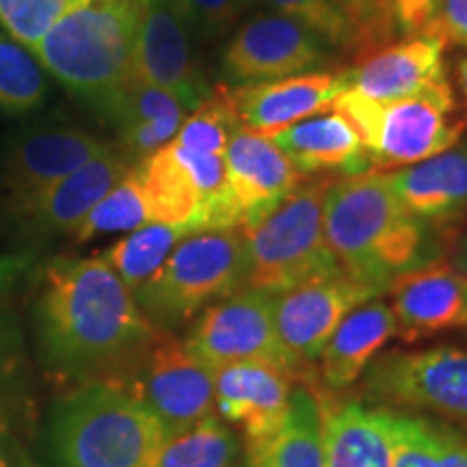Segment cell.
Returning a JSON list of instances; mask_svg holds the SVG:
<instances>
[{"label":"cell","instance_id":"obj_1","mask_svg":"<svg viewBox=\"0 0 467 467\" xmlns=\"http://www.w3.org/2000/svg\"><path fill=\"white\" fill-rule=\"evenodd\" d=\"M37 320L52 370L83 383L113 381L156 329L104 258L52 262Z\"/></svg>","mask_w":467,"mask_h":467},{"label":"cell","instance_id":"obj_2","mask_svg":"<svg viewBox=\"0 0 467 467\" xmlns=\"http://www.w3.org/2000/svg\"><path fill=\"white\" fill-rule=\"evenodd\" d=\"M426 225L402 208L381 171L344 175L325 195L327 247L347 275L379 295L402 273L426 265Z\"/></svg>","mask_w":467,"mask_h":467},{"label":"cell","instance_id":"obj_3","mask_svg":"<svg viewBox=\"0 0 467 467\" xmlns=\"http://www.w3.org/2000/svg\"><path fill=\"white\" fill-rule=\"evenodd\" d=\"M141 9L115 0H87L48 28L31 52L69 93L100 113L134 76Z\"/></svg>","mask_w":467,"mask_h":467},{"label":"cell","instance_id":"obj_4","mask_svg":"<svg viewBox=\"0 0 467 467\" xmlns=\"http://www.w3.org/2000/svg\"><path fill=\"white\" fill-rule=\"evenodd\" d=\"M165 426L115 383H83L57 407L52 452L58 467H150Z\"/></svg>","mask_w":467,"mask_h":467},{"label":"cell","instance_id":"obj_5","mask_svg":"<svg viewBox=\"0 0 467 467\" xmlns=\"http://www.w3.org/2000/svg\"><path fill=\"white\" fill-rule=\"evenodd\" d=\"M331 109L358 130L370 169L381 173L441 154L454 148L465 132V119L459 117L448 78L392 100H370L347 89Z\"/></svg>","mask_w":467,"mask_h":467},{"label":"cell","instance_id":"obj_6","mask_svg":"<svg viewBox=\"0 0 467 467\" xmlns=\"http://www.w3.org/2000/svg\"><path fill=\"white\" fill-rule=\"evenodd\" d=\"M331 182V175H320L299 184L258 223L238 227L244 243V288L282 295L342 271L323 230L325 195Z\"/></svg>","mask_w":467,"mask_h":467},{"label":"cell","instance_id":"obj_7","mask_svg":"<svg viewBox=\"0 0 467 467\" xmlns=\"http://www.w3.org/2000/svg\"><path fill=\"white\" fill-rule=\"evenodd\" d=\"M241 288L244 243L236 227L184 236L134 299L151 325L169 331Z\"/></svg>","mask_w":467,"mask_h":467},{"label":"cell","instance_id":"obj_8","mask_svg":"<svg viewBox=\"0 0 467 467\" xmlns=\"http://www.w3.org/2000/svg\"><path fill=\"white\" fill-rule=\"evenodd\" d=\"M161 420L167 437L182 433L203 418L213 416L214 370L197 358L186 342L156 327L137 358L113 381Z\"/></svg>","mask_w":467,"mask_h":467},{"label":"cell","instance_id":"obj_9","mask_svg":"<svg viewBox=\"0 0 467 467\" xmlns=\"http://www.w3.org/2000/svg\"><path fill=\"white\" fill-rule=\"evenodd\" d=\"M368 400L467 422V350H392L368 364Z\"/></svg>","mask_w":467,"mask_h":467},{"label":"cell","instance_id":"obj_10","mask_svg":"<svg viewBox=\"0 0 467 467\" xmlns=\"http://www.w3.org/2000/svg\"><path fill=\"white\" fill-rule=\"evenodd\" d=\"M275 296L255 288L223 296L203 309L186 337V347L213 370L243 361H265L299 375L301 368L279 342Z\"/></svg>","mask_w":467,"mask_h":467},{"label":"cell","instance_id":"obj_11","mask_svg":"<svg viewBox=\"0 0 467 467\" xmlns=\"http://www.w3.org/2000/svg\"><path fill=\"white\" fill-rule=\"evenodd\" d=\"M110 143L67 124L33 126L7 145L0 167L5 208L17 219L50 186L96 159Z\"/></svg>","mask_w":467,"mask_h":467},{"label":"cell","instance_id":"obj_12","mask_svg":"<svg viewBox=\"0 0 467 467\" xmlns=\"http://www.w3.org/2000/svg\"><path fill=\"white\" fill-rule=\"evenodd\" d=\"M327 48L301 22L282 14H260L234 33L221 66L234 83L277 80L325 66Z\"/></svg>","mask_w":467,"mask_h":467},{"label":"cell","instance_id":"obj_13","mask_svg":"<svg viewBox=\"0 0 467 467\" xmlns=\"http://www.w3.org/2000/svg\"><path fill=\"white\" fill-rule=\"evenodd\" d=\"M379 292L344 271L296 285L275 296V327L285 353L296 366L320 358L337 325Z\"/></svg>","mask_w":467,"mask_h":467},{"label":"cell","instance_id":"obj_14","mask_svg":"<svg viewBox=\"0 0 467 467\" xmlns=\"http://www.w3.org/2000/svg\"><path fill=\"white\" fill-rule=\"evenodd\" d=\"M134 76L178 93L195 110L210 87L191 44V26L180 0H145L134 42Z\"/></svg>","mask_w":467,"mask_h":467},{"label":"cell","instance_id":"obj_15","mask_svg":"<svg viewBox=\"0 0 467 467\" xmlns=\"http://www.w3.org/2000/svg\"><path fill=\"white\" fill-rule=\"evenodd\" d=\"M396 336L418 342L443 331L467 329V277L452 262L431 260L389 284Z\"/></svg>","mask_w":467,"mask_h":467},{"label":"cell","instance_id":"obj_16","mask_svg":"<svg viewBox=\"0 0 467 467\" xmlns=\"http://www.w3.org/2000/svg\"><path fill=\"white\" fill-rule=\"evenodd\" d=\"M225 178L244 225L258 223L301 184L303 173L268 137L238 126L227 141Z\"/></svg>","mask_w":467,"mask_h":467},{"label":"cell","instance_id":"obj_17","mask_svg":"<svg viewBox=\"0 0 467 467\" xmlns=\"http://www.w3.org/2000/svg\"><path fill=\"white\" fill-rule=\"evenodd\" d=\"M347 91L342 72H312L285 76L277 80H255L230 89L234 110L241 126L262 137H271L307 117L331 109L336 98Z\"/></svg>","mask_w":467,"mask_h":467},{"label":"cell","instance_id":"obj_18","mask_svg":"<svg viewBox=\"0 0 467 467\" xmlns=\"http://www.w3.org/2000/svg\"><path fill=\"white\" fill-rule=\"evenodd\" d=\"M132 169L134 162L121 148L110 145L96 159L50 186L16 221L35 238L74 236L93 206Z\"/></svg>","mask_w":467,"mask_h":467},{"label":"cell","instance_id":"obj_19","mask_svg":"<svg viewBox=\"0 0 467 467\" xmlns=\"http://www.w3.org/2000/svg\"><path fill=\"white\" fill-rule=\"evenodd\" d=\"M448 46L435 35H416L359 57L348 69L347 89L370 100H392L446 80L443 52Z\"/></svg>","mask_w":467,"mask_h":467},{"label":"cell","instance_id":"obj_20","mask_svg":"<svg viewBox=\"0 0 467 467\" xmlns=\"http://www.w3.org/2000/svg\"><path fill=\"white\" fill-rule=\"evenodd\" d=\"M292 375L265 361H243L214 370V400L227 422L247 437H260L284 422L290 405Z\"/></svg>","mask_w":467,"mask_h":467},{"label":"cell","instance_id":"obj_21","mask_svg":"<svg viewBox=\"0 0 467 467\" xmlns=\"http://www.w3.org/2000/svg\"><path fill=\"white\" fill-rule=\"evenodd\" d=\"M402 208L424 223H443L467 213V141L385 173Z\"/></svg>","mask_w":467,"mask_h":467},{"label":"cell","instance_id":"obj_22","mask_svg":"<svg viewBox=\"0 0 467 467\" xmlns=\"http://www.w3.org/2000/svg\"><path fill=\"white\" fill-rule=\"evenodd\" d=\"M268 139L303 175L372 171L358 130L340 113L314 115Z\"/></svg>","mask_w":467,"mask_h":467},{"label":"cell","instance_id":"obj_23","mask_svg":"<svg viewBox=\"0 0 467 467\" xmlns=\"http://www.w3.org/2000/svg\"><path fill=\"white\" fill-rule=\"evenodd\" d=\"M396 336V317L383 301L364 303L347 314L320 353V375L329 389H347Z\"/></svg>","mask_w":467,"mask_h":467},{"label":"cell","instance_id":"obj_24","mask_svg":"<svg viewBox=\"0 0 467 467\" xmlns=\"http://www.w3.org/2000/svg\"><path fill=\"white\" fill-rule=\"evenodd\" d=\"M244 467H325L320 400L306 388L292 389L284 422L271 433L247 437Z\"/></svg>","mask_w":467,"mask_h":467},{"label":"cell","instance_id":"obj_25","mask_svg":"<svg viewBox=\"0 0 467 467\" xmlns=\"http://www.w3.org/2000/svg\"><path fill=\"white\" fill-rule=\"evenodd\" d=\"M325 467H392L388 409L361 402L320 407Z\"/></svg>","mask_w":467,"mask_h":467},{"label":"cell","instance_id":"obj_26","mask_svg":"<svg viewBox=\"0 0 467 467\" xmlns=\"http://www.w3.org/2000/svg\"><path fill=\"white\" fill-rule=\"evenodd\" d=\"M134 169L148 203L150 223L182 225L191 234L203 232V197L171 145L167 143Z\"/></svg>","mask_w":467,"mask_h":467},{"label":"cell","instance_id":"obj_27","mask_svg":"<svg viewBox=\"0 0 467 467\" xmlns=\"http://www.w3.org/2000/svg\"><path fill=\"white\" fill-rule=\"evenodd\" d=\"M388 413L392 467H467V435L429 418Z\"/></svg>","mask_w":467,"mask_h":467},{"label":"cell","instance_id":"obj_28","mask_svg":"<svg viewBox=\"0 0 467 467\" xmlns=\"http://www.w3.org/2000/svg\"><path fill=\"white\" fill-rule=\"evenodd\" d=\"M189 234L182 225L145 223L104 251L102 258L134 295L159 271L175 244Z\"/></svg>","mask_w":467,"mask_h":467},{"label":"cell","instance_id":"obj_29","mask_svg":"<svg viewBox=\"0 0 467 467\" xmlns=\"http://www.w3.org/2000/svg\"><path fill=\"white\" fill-rule=\"evenodd\" d=\"M48 96V74L31 48L0 26V113L22 115Z\"/></svg>","mask_w":467,"mask_h":467},{"label":"cell","instance_id":"obj_30","mask_svg":"<svg viewBox=\"0 0 467 467\" xmlns=\"http://www.w3.org/2000/svg\"><path fill=\"white\" fill-rule=\"evenodd\" d=\"M234 452L236 440L213 413L182 433L169 435L150 467H230Z\"/></svg>","mask_w":467,"mask_h":467},{"label":"cell","instance_id":"obj_31","mask_svg":"<svg viewBox=\"0 0 467 467\" xmlns=\"http://www.w3.org/2000/svg\"><path fill=\"white\" fill-rule=\"evenodd\" d=\"M145 223H150L148 203H145L137 169H132L93 206L78 230L74 232V241L87 243L104 234L132 232Z\"/></svg>","mask_w":467,"mask_h":467},{"label":"cell","instance_id":"obj_32","mask_svg":"<svg viewBox=\"0 0 467 467\" xmlns=\"http://www.w3.org/2000/svg\"><path fill=\"white\" fill-rule=\"evenodd\" d=\"M192 110L184 98L165 89V87L145 83L139 76H132L128 83L104 104L100 117L117 132L126 130L134 124L165 117H186Z\"/></svg>","mask_w":467,"mask_h":467},{"label":"cell","instance_id":"obj_33","mask_svg":"<svg viewBox=\"0 0 467 467\" xmlns=\"http://www.w3.org/2000/svg\"><path fill=\"white\" fill-rule=\"evenodd\" d=\"M238 126L241 119L234 110L230 87L217 85L208 91L200 107L186 115L173 141L189 150L223 156L227 141Z\"/></svg>","mask_w":467,"mask_h":467},{"label":"cell","instance_id":"obj_34","mask_svg":"<svg viewBox=\"0 0 467 467\" xmlns=\"http://www.w3.org/2000/svg\"><path fill=\"white\" fill-rule=\"evenodd\" d=\"M87 0H0V26L33 48L46 31Z\"/></svg>","mask_w":467,"mask_h":467},{"label":"cell","instance_id":"obj_35","mask_svg":"<svg viewBox=\"0 0 467 467\" xmlns=\"http://www.w3.org/2000/svg\"><path fill=\"white\" fill-rule=\"evenodd\" d=\"M441 0H372L375 50L416 35H429Z\"/></svg>","mask_w":467,"mask_h":467},{"label":"cell","instance_id":"obj_36","mask_svg":"<svg viewBox=\"0 0 467 467\" xmlns=\"http://www.w3.org/2000/svg\"><path fill=\"white\" fill-rule=\"evenodd\" d=\"M265 3L277 14L306 25L329 48L342 52L353 50V33L337 0H265Z\"/></svg>","mask_w":467,"mask_h":467},{"label":"cell","instance_id":"obj_37","mask_svg":"<svg viewBox=\"0 0 467 467\" xmlns=\"http://www.w3.org/2000/svg\"><path fill=\"white\" fill-rule=\"evenodd\" d=\"M191 31L203 39H219L241 20L249 0H180Z\"/></svg>","mask_w":467,"mask_h":467},{"label":"cell","instance_id":"obj_38","mask_svg":"<svg viewBox=\"0 0 467 467\" xmlns=\"http://www.w3.org/2000/svg\"><path fill=\"white\" fill-rule=\"evenodd\" d=\"M429 35L467 50V0H441Z\"/></svg>","mask_w":467,"mask_h":467},{"label":"cell","instance_id":"obj_39","mask_svg":"<svg viewBox=\"0 0 467 467\" xmlns=\"http://www.w3.org/2000/svg\"><path fill=\"white\" fill-rule=\"evenodd\" d=\"M347 14V20L353 33L355 57H364L375 52V14H372V0H337Z\"/></svg>","mask_w":467,"mask_h":467},{"label":"cell","instance_id":"obj_40","mask_svg":"<svg viewBox=\"0 0 467 467\" xmlns=\"http://www.w3.org/2000/svg\"><path fill=\"white\" fill-rule=\"evenodd\" d=\"M452 265L467 277V236L457 244V251L452 255Z\"/></svg>","mask_w":467,"mask_h":467},{"label":"cell","instance_id":"obj_41","mask_svg":"<svg viewBox=\"0 0 467 467\" xmlns=\"http://www.w3.org/2000/svg\"><path fill=\"white\" fill-rule=\"evenodd\" d=\"M457 72H459V85H461V91H463V100H465V124H467V55L459 61Z\"/></svg>","mask_w":467,"mask_h":467},{"label":"cell","instance_id":"obj_42","mask_svg":"<svg viewBox=\"0 0 467 467\" xmlns=\"http://www.w3.org/2000/svg\"><path fill=\"white\" fill-rule=\"evenodd\" d=\"M0 467H22V465L17 463V461L11 459L9 451H5V448L0 446Z\"/></svg>","mask_w":467,"mask_h":467},{"label":"cell","instance_id":"obj_43","mask_svg":"<svg viewBox=\"0 0 467 467\" xmlns=\"http://www.w3.org/2000/svg\"><path fill=\"white\" fill-rule=\"evenodd\" d=\"M115 3H121V5H130V7L143 9V3H145V0H115Z\"/></svg>","mask_w":467,"mask_h":467}]
</instances>
